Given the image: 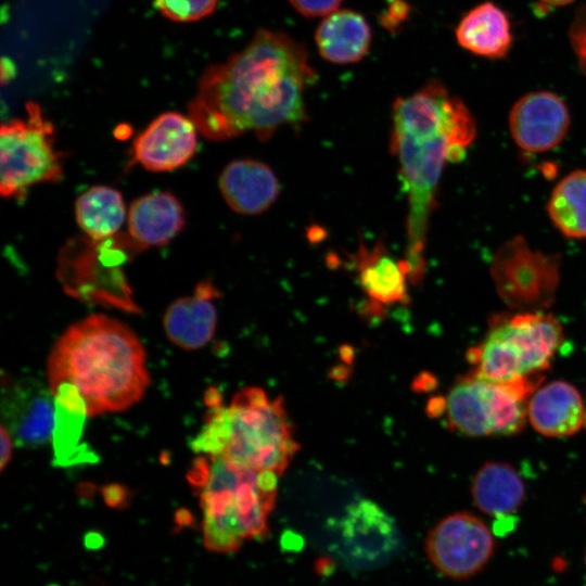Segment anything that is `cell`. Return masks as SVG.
<instances>
[{"label":"cell","mask_w":586,"mask_h":586,"mask_svg":"<svg viewBox=\"0 0 586 586\" xmlns=\"http://www.w3.org/2000/svg\"><path fill=\"white\" fill-rule=\"evenodd\" d=\"M316 80L302 43L262 28L241 51L202 74L188 116L209 140L246 132L267 140L282 126L306 120V92Z\"/></svg>","instance_id":"6da1fadb"},{"label":"cell","mask_w":586,"mask_h":586,"mask_svg":"<svg viewBox=\"0 0 586 586\" xmlns=\"http://www.w3.org/2000/svg\"><path fill=\"white\" fill-rule=\"evenodd\" d=\"M475 135V120L467 105L436 79L393 104L391 151L408 202L404 259L411 284L424 277L429 221L443 169L464 156Z\"/></svg>","instance_id":"7a4b0ae2"},{"label":"cell","mask_w":586,"mask_h":586,"mask_svg":"<svg viewBox=\"0 0 586 586\" xmlns=\"http://www.w3.org/2000/svg\"><path fill=\"white\" fill-rule=\"evenodd\" d=\"M145 351L135 332L105 315L73 323L48 358V383H69L81 395L89 417L125 410L149 385Z\"/></svg>","instance_id":"3957f363"},{"label":"cell","mask_w":586,"mask_h":586,"mask_svg":"<svg viewBox=\"0 0 586 586\" xmlns=\"http://www.w3.org/2000/svg\"><path fill=\"white\" fill-rule=\"evenodd\" d=\"M279 475L237 464L220 455H200L188 479L200 497L206 549L231 553L268 533Z\"/></svg>","instance_id":"277c9868"},{"label":"cell","mask_w":586,"mask_h":586,"mask_svg":"<svg viewBox=\"0 0 586 586\" xmlns=\"http://www.w3.org/2000/svg\"><path fill=\"white\" fill-rule=\"evenodd\" d=\"M199 442L208 454L279 476L300 449L282 397L256 386L237 392L229 406H208Z\"/></svg>","instance_id":"5b68a950"},{"label":"cell","mask_w":586,"mask_h":586,"mask_svg":"<svg viewBox=\"0 0 586 586\" xmlns=\"http://www.w3.org/2000/svg\"><path fill=\"white\" fill-rule=\"evenodd\" d=\"M563 341V330L551 314L522 311L495 317L485 339L468 352L473 373L496 382L540 374Z\"/></svg>","instance_id":"8992f818"},{"label":"cell","mask_w":586,"mask_h":586,"mask_svg":"<svg viewBox=\"0 0 586 586\" xmlns=\"http://www.w3.org/2000/svg\"><path fill=\"white\" fill-rule=\"evenodd\" d=\"M539 374L511 382H496L473 372L461 377L448 394L434 399V416L444 415L447 425L468 436L511 435L527 420V402L537 388Z\"/></svg>","instance_id":"52a82bcc"},{"label":"cell","mask_w":586,"mask_h":586,"mask_svg":"<svg viewBox=\"0 0 586 586\" xmlns=\"http://www.w3.org/2000/svg\"><path fill=\"white\" fill-rule=\"evenodd\" d=\"M27 116L3 123L0 129V191L18 198L37 183L62 178L61 153L55 149L54 129L38 104H26Z\"/></svg>","instance_id":"ba28073f"},{"label":"cell","mask_w":586,"mask_h":586,"mask_svg":"<svg viewBox=\"0 0 586 586\" xmlns=\"http://www.w3.org/2000/svg\"><path fill=\"white\" fill-rule=\"evenodd\" d=\"M491 275L498 295L511 308L542 310L555 300L560 258L533 250L523 237L515 235L495 253Z\"/></svg>","instance_id":"9c48e42d"},{"label":"cell","mask_w":586,"mask_h":586,"mask_svg":"<svg viewBox=\"0 0 586 586\" xmlns=\"http://www.w3.org/2000/svg\"><path fill=\"white\" fill-rule=\"evenodd\" d=\"M424 549L429 561L443 575L463 581L479 574L495 550L488 526L469 512L449 514L428 533Z\"/></svg>","instance_id":"30bf717a"},{"label":"cell","mask_w":586,"mask_h":586,"mask_svg":"<svg viewBox=\"0 0 586 586\" xmlns=\"http://www.w3.org/2000/svg\"><path fill=\"white\" fill-rule=\"evenodd\" d=\"M54 412V396L49 385L33 378L2 382V425L16 446L46 445L52 437Z\"/></svg>","instance_id":"8fae6325"},{"label":"cell","mask_w":586,"mask_h":586,"mask_svg":"<svg viewBox=\"0 0 586 586\" xmlns=\"http://www.w3.org/2000/svg\"><path fill=\"white\" fill-rule=\"evenodd\" d=\"M570 123L565 102L547 90L522 95L509 113L512 139L519 148L532 153L557 146L565 137Z\"/></svg>","instance_id":"7c38bea8"},{"label":"cell","mask_w":586,"mask_h":586,"mask_svg":"<svg viewBox=\"0 0 586 586\" xmlns=\"http://www.w3.org/2000/svg\"><path fill=\"white\" fill-rule=\"evenodd\" d=\"M196 127L177 112L158 115L136 138L132 162L150 171H169L183 166L196 151Z\"/></svg>","instance_id":"4fadbf2b"},{"label":"cell","mask_w":586,"mask_h":586,"mask_svg":"<svg viewBox=\"0 0 586 586\" xmlns=\"http://www.w3.org/2000/svg\"><path fill=\"white\" fill-rule=\"evenodd\" d=\"M352 260L357 282L372 306L381 309L408 303L409 268L405 259L394 258L383 242L372 247L360 244Z\"/></svg>","instance_id":"5bb4252c"},{"label":"cell","mask_w":586,"mask_h":586,"mask_svg":"<svg viewBox=\"0 0 586 586\" xmlns=\"http://www.w3.org/2000/svg\"><path fill=\"white\" fill-rule=\"evenodd\" d=\"M217 297L219 293L213 282L204 280L198 284L193 295L174 301L163 318L167 337L187 351L205 346L216 330Z\"/></svg>","instance_id":"9a60e30c"},{"label":"cell","mask_w":586,"mask_h":586,"mask_svg":"<svg viewBox=\"0 0 586 586\" xmlns=\"http://www.w3.org/2000/svg\"><path fill=\"white\" fill-rule=\"evenodd\" d=\"M219 190L231 209L241 215L267 211L280 194V182L265 163L242 158L230 162L218 179Z\"/></svg>","instance_id":"2e32d148"},{"label":"cell","mask_w":586,"mask_h":586,"mask_svg":"<svg viewBox=\"0 0 586 586\" xmlns=\"http://www.w3.org/2000/svg\"><path fill=\"white\" fill-rule=\"evenodd\" d=\"M527 420L542 435L565 437L575 434L585 420L578 390L565 381H551L537 387L527 402Z\"/></svg>","instance_id":"e0dca14e"},{"label":"cell","mask_w":586,"mask_h":586,"mask_svg":"<svg viewBox=\"0 0 586 586\" xmlns=\"http://www.w3.org/2000/svg\"><path fill=\"white\" fill-rule=\"evenodd\" d=\"M455 36L461 48L491 60L506 58L513 42L508 15L492 1L468 11L458 23Z\"/></svg>","instance_id":"ac0fdd59"},{"label":"cell","mask_w":586,"mask_h":586,"mask_svg":"<svg viewBox=\"0 0 586 586\" xmlns=\"http://www.w3.org/2000/svg\"><path fill=\"white\" fill-rule=\"evenodd\" d=\"M184 225V211L169 192H152L135 200L129 208L127 226L130 238L140 246L168 243Z\"/></svg>","instance_id":"d6986e66"},{"label":"cell","mask_w":586,"mask_h":586,"mask_svg":"<svg viewBox=\"0 0 586 586\" xmlns=\"http://www.w3.org/2000/svg\"><path fill=\"white\" fill-rule=\"evenodd\" d=\"M471 494L477 509L505 525L522 506L524 483L510 464L498 461L484 463L475 473Z\"/></svg>","instance_id":"ffe728a7"},{"label":"cell","mask_w":586,"mask_h":586,"mask_svg":"<svg viewBox=\"0 0 586 586\" xmlns=\"http://www.w3.org/2000/svg\"><path fill=\"white\" fill-rule=\"evenodd\" d=\"M315 41L326 61L352 64L367 54L371 44V29L360 13L336 10L321 21L315 33Z\"/></svg>","instance_id":"44dd1931"},{"label":"cell","mask_w":586,"mask_h":586,"mask_svg":"<svg viewBox=\"0 0 586 586\" xmlns=\"http://www.w3.org/2000/svg\"><path fill=\"white\" fill-rule=\"evenodd\" d=\"M55 412L52 431L54 464L69 466L80 460L86 451L79 448L87 406L75 386L59 383L51 387Z\"/></svg>","instance_id":"7402d4cb"},{"label":"cell","mask_w":586,"mask_h":586,"mask_svg":"<svg viewBox=\"0 0 586 586\" xmlns=\"http://www.w3.org/2000/svg\"><path fill=\"white\" fill-rule=\"evenodd\" d=\"M126 217L122 194L106 186H93L75 202V218L79 228L92 240L116 234Z\"/></svg>","instance_id":"603a6c76"},{"label":"cell","mask_w":586,"mask_h":586,"mask_svg":"<svg viewBox=\"0 0 586 586\" xmlns=\"http://www.w3.org/2000/svg\"><path fill=\"white\" fill-rule=\"evenodd\" d=\"M555 226L569 238H586V170H575L555 187L548 203Z\"/></svg>","instance_id":"cb8c5ba5"},{"label":"cell","mask_w":586,"mask_h":586,"mask_svg":"<svg viewBox=\"0 0 586 586\" xmlns=\"http://www.w3.org/2000/svg\"><path fill=\"white\" fill-rule=\"evenodd\" d=\"M218 0H154L156 9L176 22H193L209 15Z\"/></svg>","instance_id":"d4e9b609"},{"label":"cell","mask_w":586,"mask_h":586,"mask_svg":"<svg viewBox=\"0 0 586 586\" xmlns=\"http://www.w3.org/2000/svg\"><path fill=\"white\" fill-rule=\"evenodd\" d=\"M569 40L581 72L586 76V3L581 5L571 22Z\"/></svg>","instance_id":"484cf974"},{"label":"cell","mask_w":586,"mask_h":586,"mask_svg":"<svg viewBox=\"0 0 586 586\" xmlns=\"http://www.w3.org/2000/svg\"><path fill=\"white\" fill-rule=\"evenodd\" d=\"M305 17L327 16L337 10L343 0H288Z\"/></svg>","instance_id":"4316f807"},{"label":"cell","mask_w":586,"mask_h":586,"mask_svg":"<svg viewBox=\"0 0 586 586\" xmlns=\"http://www.w3.org/2000/svg\"><path fill=\"white\" fill-rule=\"evenodd\" d=\"M409 11L407 3L397 0L393 2L387 13L383 15L382 23L390 30H393L394 27L400 25V23L406 18Z\"/></svg>","instance_id":"83f0119b"},{"label":"cell","mask_w":586,"mask_h":586,"mask_svg":"<svg viewBox=\"0 0 586 586\" xmlns=\"http://www.w3.org/2000/svg\"><path fill=\"white\" fill-rule=\"evenodd\" d=\"M13 438L7 428L1 424V458L0 469L3 471L11 459Z\"/></svg>","instance_id":"f1b7e54d"},{"label":"cell","mask_w":586,"mask_h":586,"mask_svg":"<svg viewBox=\"0 0 586 586\" xmlns=\"http://www.w3.org/2000/svg\"><path fill=\"white\" fill-rule=\"evenodd\" d=\"M124 497L125 496L123 494V491L118 486L107 487L104 491L105 501L110 506H113V507L120 506V504H123Z\"/></svg>","instance_id":"f546056e"},{"label":"cell","mask_w":586,"mask_h":586,"mask_svg":"<svg viewBox=\"0 0 586 586\" xmlns=\"http://www.w3.org/2000/svg\"><path fill=\"white\" fill-rule=\"evenodd\" d=\"M538 1H540L543 4L547 7H563V5H568L574 2L575 0H538Z\"/></svg>","instance_id":"4dcf8cb0"},{"label":"cell","mask_w":586,"mask_h":586,"mask_svg":"<svg viewBox=\"0 0 586 586\" xmlns=\"http://www.w3.org/2000/svg\"><path fill=\"white\" fill-rule=\"evenodd\" d=\"M584 560H585V565H586V549H585V557H584Z\"/></svg>","instance_id":"1f68e13d"},{"label":"cell","mask_w":586,"mask_h":586,"mask_svg":"<svg viewBox=\"0 0 586 586\" xmlns=\"http://www.w3.org/2000/svg\"><path fill=\"white\" fill-rule=\"evenodd\" d=\"M584 502H585V506H586V494H585V496H584Z\"/></svg>","instance_id":"d6a6232c"}]
</instances>
